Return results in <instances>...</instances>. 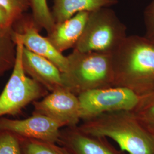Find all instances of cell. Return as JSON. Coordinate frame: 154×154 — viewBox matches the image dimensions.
<instances>
[{"instance_id":"6da1fadb","label":"cell","mask_w":154,"mask_h":154,"mask_svg":"<svg viewBox=\"0 0 154 154\" xmlns=\"http://www.w3.org/2000/svg\"><path fill=\"white\" fill-rule=\"evenodd\" d=\"M113 86L139 96L154 90V42L144 36H127L112 54Z\"/></svg>"},{"instance_id":"7a4b0ae2","label":"cell","mask_w":154,"mask_h":154,"mask_svg":"<svg viewBox=\"0 0 154 154\" xmlns=\"http://www.w3.org/2000/svg\"><path fill=\"white\" fill-rule=\"evenodd\" d=\"M82 132L95 137L109 138L128 154H154V137L138 121L132 111L106 112L83 121Z\"/></svg>"},{"instance_id":"3957f363","label":"cell","mask_w":154,"mask_h":154,"mask_svg":"<svg viewBox=\"0 0 154 154\" xmlns=\"http://www.w3.org/2000/svg\"><path fill=\"white\" fill-rule=\"evenodd\" d=\"M68 66L62 72L63 88L75 95L95 88L112 87V54L73 49L67 56Z\"/></svg>"},{"instance_id":"277c9868","label":"cell","mask_w":154,"mask_h":154,"mask_svg":"<svg viewBox=\"0 0 154 154\" xmlns=\"http://www.w3.org/2000/svg\"><path fill=\"white\" fill-rule=\"evenodd\" d=\"M126 27L110 7L89 13L82 34L73 49L113 54L127 37Z\"/></svg>"},{"instance_id":"5b68a950","label":"cell","mask_w":154,"mask_h":154,"mask_svg":"<svg viewBox=\"0 0 154 154\" xmlns=\"http://www.w3.org/2000/svg\"><path fill=\"white\" fill-rule=\"evenodd\" d=\"M14 36L16 60L11 76L0 95V117L19 114L28 105L44 98L49 92L25 72L22 63L23 44L14 30Z\"/></svg>"},{"instance_id":"8992f818","label":"cell","mask_w":154,"mask_h":154,"mask_svg":"<svg viewBox=\"0 0 154 154\" xmlns=\"http://www.w3.org/2000/svg\"><path fill=\"white\" fill-rule=\"evenodd\" d=\"M78 97L81 120L85 121L106 112L132 111L140 96L130 88L112 86L86 91Z\"/></svg>"},{"instance_id":"52a82bcc","label":"cell","mask_w":154,"mask_h":154,"mask_svg":"<svg viewBox=\"0 0 154 154\" xmlns=\"http://www.w3.org/2000/svg\"><path fill=\"white\" fill-rule=\"evenodd\" d=\"M33 104V113L46 116L62 128L77 126L82 121L78 95L65 88L51 91Z\"/></svg>"},{"instance_id":"ba28073f","label":"cell","mask_w":154,"mask_h":154,"mask_svg":"<svg viewBox=\"0 0 154 154\" xmlns=\"http://www.w3.org/2000/svg\"><path fill=\"white\" fill-rule=\"evenodd\" d=\"M62 127L46 116L33 113L23 119L0 117V130L11 132L18 137L58 143Z\"/></svg>"},{"instance_id":"9c48e42d","label":"cell","mask_w":154,"mask_h":154,"mask_svg":"<svg viewBox=\"0 0 154 154\" xmlns=\"http://www.w3.org/2000/svg\"><path fill=\"white\" fill-rule=\"evenodd\" d=\"M13 28L26 48L49 60L62 72H66L68 66L67 57L56 49L47 37L39 34L40 29L34 22L32 14L25 13L13 25Z\"/></svg>"},{"instance_id":"30bf717a","label":"cell","mask_w":154,"mask_h":154,"mask_svg":"<svg viewBox=\"0 0 154 154\" xmlns=\"http://www.w3.org/2000/svg\"><path fill=\"white\" fill-rule=\"evenodd\" d=\"M105 139L88 135L78 126L66 127L61 128L58 144L72 154H119L106 142Z\"/></svg>"},{"instance_id":"8fae6325","label":"cell","mask_w":154,"mask_h":154,"mask_svg":"<svg viewBox=\"0 0 154 154\" xmlns=\"http://www.w3.org/2000/svg\"><path fill=\"white\" fill-rule=\"evenodd\" d=\"M22 63L27 75L42 84L50 92L63 88L60 70L49 60L33 53L24 46Z\"/></svg>"},{"instance_id":"7c38bea8","label":"cell","mask_w":154,"mask_h":154,"mask_svg":"<svg viewBox=\"0 0 154 154\" xmlns=\"http://www.w3.org/2000/svg\"><path fill=\"white\" fill-rule=\"evenodd\" d=\"M89 13L80 11L65 21L55 23L46 37L56 49L62 53L75 47L82 34Z\"/></svg>"},{"instance_id":"4fadbf2b","label":"cell","mask_w":154,"mask_h":154,"mask_svg":"<svg viewBox=\"0 0 154 154\" xmlns=\"http://www.w3.org/2000/svg\"><path fill=\"white\" fill-rule=\"evenodd\" d=\"M118 3V0H54L51 13L56 23L65 21L80 11L90 12Z\"/></svg>"},{"instance_id":"5bb4252c","label":"cell","mask_w":154,"mask_h":154,"mask_svg":"<svg viewBox=\"0 0 154 154\" xmlns=\"http://www.w3.org/2000/svg\"><path fill=\"white\" fill-rule=\"evenodd\" d=\"M16 54L14 29L11 26L0 32V77L13 68Z\"/></svg>"},{"instance_id":"9a60e30c","label":"cell","mask_w":154,"mask_h":154,"mask_svg":"<svg viewBox=\"0 0 154 154\" xmlns=\"http://www.w3.org/2000/svg\"><path fill=\"white\" fill-rule=\"evenodd\" d=\"M132 111L138 121L154 137V90L140 95Z\"/></svg>"},{"instance_id":"2e32d148","label":"cell","mask_w":154,"mask_h":154,"mask_svg":"<svg viewBox=\"0 0 154 154\" xmlns=\"http://www.w3.org/2000/svg\"><path fill=\"white\" fill-rule=\"evenodd\" d=\"M23 154H72L56 143L19 137Z\"/></svg>"},{"instance_id":"e0dca14e","label":"cell","mask_w":154,"mask_h":154,"mask_svg":"<svg viewBox=\"0 0 154 154\" xmlns=\"http://www.w3.org/2000/svg\"><path fill=\"white\" fill-rule=\"evenodd\" d=\"M30 8L35 23L40 30L44 29L47 33H50L55 25V22L50 11L47 0H30Z\"/></svg>"},{"instance_id":"ac0fdd59","label":"cell","mask_w":154,"mask_h":154,"mask_svg":"<svg viewBox=\"0 0 154 154\" xmlns=\"http://www.w3.org/2000/svg\"><path fill=\"white\" fill-rule=\"evenodd\" d=\"M0 6L6 11L12 24L20 19L31 6L30 0H0Z\"/></svg>"},{"instance_id":"d6986e66","label":"cell","mask_w":154,"mask_h":154,"mask_svg":"<svg viewBox=\"0 0 154 154\" xmlns=\"http://www.w3.org/2000/svg\"><path fill=\"white\" fill-rule=\"evenodd\" d=\"M0 154H23L19 137L11 132L0 130Z\"/></svg>"},{"instance_id":"ffe728a7","label":"cell","mask_w":154,"mask_h":154,"mask_svg":"<svg viewBox=\"0 0 154 154\" xmlns=\"http://www.w3.org/2000/svg\"><path fill=\"white\" fill-rule=\"evenodd\" d=\"M146 33L144 36L154 42V0H152L144 11Z\"/></svg>"},{"instance_id":"44dd1931","label":"cell","mask_w":154,"mask_h":154,"mask_svg":"<svg viewBox=\"0 0 154 154\" xmlns=\"http://www.w3.org/2000/svg\"><path fill=\"white\" fill-rule=\"evenodd\" d=\"M11 26H13V24L6 11L0 6V32Z\"/></svg>"}]
</instances>
